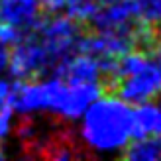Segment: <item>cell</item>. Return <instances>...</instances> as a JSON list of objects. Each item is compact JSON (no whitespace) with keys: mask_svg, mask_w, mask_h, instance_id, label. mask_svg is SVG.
<instances>
[{"mask_svg":"<svg viewBox=\"0 0 161 161\" xmlns=\"http://www.w3.org/2000/svg\"><path fill=\"white\" fill-rule=\"evenodd\" d=\"M43 18L42 0H0V22L28 31Z\"/></svg>","mask_w":161,"mask_h":161,"instance_id":"3957f363","label":"cell"},{"mask_svg":"<svg viewBox=\"0 0 161 161\" xmlns=\"http://www.w3.org/2000/svg\"><path fill=\"white\" fill-rule=\"evenodd\" d=\"M134 110L114 96H104L86 108L83 138L94 149H116L132 138Z\"/></svg>","mask_w":161,"mask_h":161,"instance_id":"6da1fadb","label":"cell"},{"mask_svg":"<svg viewBox=\"0 0 161 161\" xmlns=\"http://www.w3.org/2000/svg\"><path fill=\"white\" fill-rule=\"evenodd\" d=\"M0 157H2V151H0Z\"/></svg>","mask_w":161,"mask_h":161,"instance_id":"ba28073f","label":"cell"},{"mask_svg":"<svg viewBox=\"0 0 161 161\" xmlns=\"http://www.w3.org/2000/svg\"><path fill=\"white\" fill-rule=\"evenodd\" d=\"M122 157L136 161H155L161 159V136H147L136 140L122 151Z\"/></svg>","mask_w":161,"mask_h":161,"instance_id":"5b68a950","label":"cell"},{"mask_svg":"<svg viewBox=\"0 0 161 161\" xmlns=\"http://www.w3.org/2000/svg\"><path fill=\"white\" fill-rule=\"evenodd\" d=\"M6 65H8V51H6V47L0 43V73L4 71Z\"/></svg>","mask_w":161,"mask_h":161,"instance_id":"52a82bcc","label":"cell"},{"mask_svg":"<svg viewBox=\"0 0 161 161\" xmlns=\"http://www.w3.org/2000/svg\"><path fill=\"white\" fill-rule=\"evenodd\" d=\"M161 92V65L149 59L142 71L118 80L114 96L126 102H146Z\"/></svg>","mask_w":161,"mask_h":161,"instance_id":"7a4b0ae2","label":"cell"},{"mask_svg":"<svg viewBox=\"0 0 161 161\" xmlns=\"http://www.w3.org/2000/svg\"><path fill=\"white\" fill-rule=\"evenodd\" d=\"M136 2H138V16L143 22H161V0H136Z\"/></svg>","mask_w":161,"mask_h":161,"instance_id":"8992f818","label":"cell"},{"mask_svg":"<svg viewBox=\"0 0 161 161\" xmlns=\"http://www.w3.org/2000/svg\"><path fill=\"white\" fill-rule=\"evenodd\" d=\"M147 136H161V106L155 104H143L134 110L132 138L140 140Z\"/></svg>","mask_w":161,"mask_h":161,"instance_id":"277c9868","label":"cell"}]
</instances>
